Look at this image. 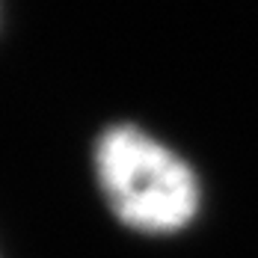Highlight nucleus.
<instances>
[{
  "mask_svg": "<svg viewBox=\"0 0 258 258\" xmlns=\"http://www.w3.org/2000/svg\"><path fill=\"white\" fill-rule=\"evenodd\" d=\"M95 172L113 214L131 229L175 232L199 208L193 169L134 125H113L101 134Z\"/></svg>",
  "mask_w": 258,
  "mask_h": 258,
  "instance_id": "obj_1",
  "label": "nucleus"
}]
</instances>
